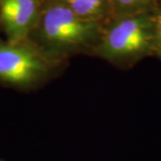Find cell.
I'll use <instances>...</instances> for the list:
<instances>
[{"label":"cell","instance_id":"3957f363","mask_svg":"<svg viewBox=\"0 0 161 161\" xmlns=\"http://www.w3.org/2000/svg\"><path fill=\"white\" fill-rule=\"evenodd\" d=\"M66 64L47 57L29 39L0 41V84L19 91L42 87L64 69Z\"/></svg>","mask_w":161,"mask_h":161},{"label":"cell","instance_id":"7a4b0ae2","mask_svg":"<svg viewBox=\"0 0 161 161\" xmlns=\"http://www.w3.org/2000/svg\"><path fill=\"white\" fill-rule=\"evenodd\" d=\"M155 56L153 12L114 17L105 24L94 57L119 68H130Z\"/></svg>","mask_w":161,"mask_h":161},{"label":"cell","instance_id":"ba28073f","mask_svg":"<svg viewBox=\"0 0 161 161\" xmlns=\"http://www.w3.org/2000/svg\"><path fill=\"white\" fill-rule=\"evenodd\" d=\"M1 3H2V0H0V5H1Z\"/></svg>","mask_w":161,"mask_h":161},{"label":"cell","instance_id":"277c9868","mask_svg":"<svg viewBox=\"0 0 161 161\" xmlns=\"http://www.w3.org/2000/svg\"><path fill=\"white\" fill-rule=\"evenodd\" d=\"M41 2L42 0H2L0 27L7 41L29 39L40 15Z\"/></svg>","mask_w":161,"mask_h":161},{"label":"cell","instance_id":"5b68a950","mask_svg":"<svg viewBox=\"0 0 161 161\" xmlns=\"http://www.w3.org/2000/svg\"><path fill=\"white\" fill-rule=\"evenodd\" d=\"M82 19L107 24L112 19L109 0H59Z\"/></svg>","mask_w":161,"mask_h":161},{"label":"cell","instance_id":"52a82bcc","mask_svg":"<svg viewBox=\"0 0 161 161\" xmlns=\"http://www.w3.org/2000/svg\"><path fill=\"white\" fill-rule=\"evenodd\" d=\"M155 23V58L161 59V6L153 12Z\"/></svg>","mask_w":161,"mask_h":161},{"label":"cell","instance_id":"8992f818","mask_svg":"<svg viewBox=\"0 0 161 161\" xmlns=\"http://www.w3.org/2000/svg\"><path fill=\"white\" fill-rule=\"evenodd\" d=\"M112 18L154 12L161 0H109Z\"/></svg>","mask_w":161,"mask_h":161},{"label":"cell","instance_id":"6da1fadb","mask_svg":"<svg viewBox=\"0 0 161 161\" xmlns=\"http://www.w3.org/2000/svg\"><path fill=\"white\" fill-rule=\"evenodd\" d=\"M104 26L79 17L59 0H42L29 40L47 57L67 64L75 56L94 57Z\"/></svg>","mask_w":161,"mask_h":161}]
</instances>
